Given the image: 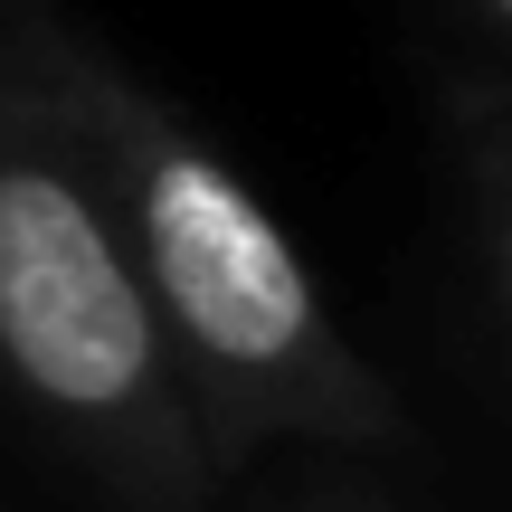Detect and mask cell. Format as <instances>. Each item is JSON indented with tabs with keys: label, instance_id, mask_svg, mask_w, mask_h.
Here are the masks:
<instances>
[{
	"label": "cell",
	"instance_id": "6da1fadb",
	"mask_svg": "<svg viewBox=\"0 0 512 512\" xmlns=\"http://www.w3.org/2000/svg\"><path fill=\"white\" fill-rule=\"evenodd\" d=\"M0 342L38 389H57L76 408L124 399L152 351V323L114 266L105 228L48 171L0 181Z\"/></svg>",
	"mask_w": 512,
	"mask_h": 512
},
{
	"label": "cell",
	"instance_id": "7a4b0ae2",
	"mask_svg": "<svg viewBox=\"0 0 512 512\" xmlns=\"http://www.w3.org/2000/svg\"><path fill=\"white\" fill-rule=\"evenodd\" d=\"M152 256L162 285L181 304V323L200 332L219 361H285L313 323V294L294 247L256 219V200L209 162H162L152 171Z\"/></svg>",
	"mask_w": 512,
	"mask_h": 512
}]
</instances>
